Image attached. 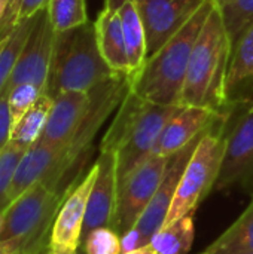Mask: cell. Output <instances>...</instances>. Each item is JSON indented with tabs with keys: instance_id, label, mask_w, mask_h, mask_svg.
I'll use <instances>...</instances> for the list:
<instances>
[{
	"instance_id": "cell-11",
	"label": "cell",
	"mask_w": 253,
	"mask_h": 254,
	"mask_svg": "<svg viewBox=\"0 0 253 254\" xmlns=\"http://www.w3.org/2000/svg\"><path fill=\"white\" fill-rule=\"evenodd\" d=\"M148 45V58L158 52L206 3V0H136Z\"/></svg>"
},
{
	"instance_id": "cell-4",
	"label": "cell",
	"mask_w": 253,
	"mask_h": 254,
	"mask_svg": "<svg viewBox=\"0 0 253 254\" xmlns=\"http://www.w3.org/2000/svg\"><path fill=\"white\" fill-rule=\"evenodd\" d=\"M64 195L45 182L31 186L6 208L0 241L15 254L43 253Z\"/></svg>"
},
{
	"instance_id": "cell-2",
	"label": "cell",
	"mask_w": 253,
	"mask_h": 254,
	"mask_svg": "<svg viewBox=\"0 0 253 254\" xmlns=\"http://www.w3.org/2000/svg\"><path fill=\"white\" fill-rule=\"evenodd\" d=\"M213 6L215 0H206L194 16L158 52L148 58L142 73L131 80V91L157 104L180 106L191 54Z\"/></svg>"
},
{
	"instance_id": "cell-39",
	"label": "cell",
	"mask_w": 253,
	"mask_h": 254,
	"mask_svg": "<svg viewBox=\"0 0 253 254\" xmlns=\"http://www.w3.org/2000/svg\"><path fill=\"white\" fill-rule=\"evenodd\" d=\"M4 40H6V39H4ZM0 45H1V42H0Z\"/></svg>"
},
{
	"instance_id": "cell-12",
	"label": "cell",
	"mask_w": 253,
	"mask_h": 254,
	"mask_svg": "<svg viewBox=\"0 0 253 254\" xmlns=\"http://www.w3.org/2000/svg\"><path fill=\"white\" fill-rule=\"evenodd\" d=\"M253 179V103L228 129L225 152L215 188L225 190Z\"/></svg>"
},
{
	"instance_id": "cell-17",
	"label": "cell",
	"mask_w": 253,
	"mask_h": 254,
	"mask_svg": "<svg viewBox=\"0 0 253 254\" xmlns=\"http://www.w3.org/2000/svg\"><path fill=\"white\" fill-rule=\"evenodd\" d=\"M94 27L98 49L106 64L113 73L130 76L128 55L119 12L103 7L97 19L94 21Z\"/></svg>"
},
{
	"instance_id": "cell-35",
	"label": "cell",
	"mask_w": 253,
	"mask_h": 254,
	"mask_svg": "<svg viewBox=\"0 0 253 254\" xmlns=\"http://www.w3.org/2000/svg\"><path fill=\"white\" fill-rule=\"evenodd\" d=\"M4 217H6V210H0V234L4 226Z\"/></svg>"
},
{
	"instance_id": "cell-9",
	"label": "cell",
	"mask_w": 253,
	"mask_h": 254,
	"mask_svg": "<svg viewBox=\"0 0 253 254\" xmlns=\"http://www.w3.org/2000/svg\"><path fill=\"white\" fill-rule=\"evenodd\" d=\"M55 40V30L49 21L48 10L42 9L34 15L33 27L13 67V71L6 83L4 91L22 83L39 88L43 94L46 91L52 49ZM3 91V92H4Z\"/></svg>"
},
{
	"instance_id": "cell-38",
	"label": "cell",
	"mask_w": 253,
	"mask_h": 254,
	"mask_svg": "<svg viewBox=\"0 0 253 254\" xmlns=\"http://www.w3.org/2000/svg\"><path fill=\"white\" fill-rule=\"evenodd\" d=\"M201 254H207V253H206V252H204V253H201Z\"/></svg>"
},
{
	"instance_id": "cell-27",
	"label": "cell",
	"mask_w": 253,
	"mask_h": 254,
	"mask_svg": "<svg viewBox=\"0 0 253 254\" xmlns=\"http://www.w3.org/2000/svg\"><path fill=\"white\" fill-rule=\"evenodd\" d=\"M85 254H121V235L109 226L97 228L86 234L82 240Z\"/></svg>"
},
{
	"instance_id": "cell-29",
	"label": "cell",
	"mask_w": 253,
	"mask_h": 254,
	"mask_svg": "<svg viewBox=\"0 0 253 254\" xmlns=\"http://www.w3.org/2000/svg\"><path fill=\"white\" fill-rule=\"evenodd\" d=\"M21 4L22 0H4V12L0 19V42L7 39V36L18 25Z\"/></svg>"
},
{
	"instance_id": "cell-6",
	"label": "cell",
	"mask_w": 253,
	"mask_h": 254,
	"mask_svg": "<svg viewBox=\"0 0 253 254\" xmlns=\"http://www.w3.org/2000/svg\"><path fill=\"white\" fill-rule=\"evenodd\" d=\"M204 131L201 134H198L183 149H180L179 152L169 156V162H167L163 180H161L160 188L157 189L154 198L148 204L146 210L143 211V214L140 216V219L137 220L134 228L131 231H128L124 237H121L122 252H130V250L151 244V240L163 229V226L167 220L171 202L174 199L177 185L183 174V170H185L188 161L191 159Z\"/></svg>"
},
{
	"instance_id": "cell-16",
	"label": "cell",
	"mask_w": 253,
	"mask_h": 254,
	"mask_svg": "<svg viewBox=\"0 0 253 254\" xmlns=\"http://www.w3.org/2000/svg\"><path fill=\"white\" fill-rule=\"evenodd\" d=\"M253 89V24L242 34L233 48L227 80L230 107L243 104Z\"/></svg>"
},
{
	"instance_id": "cell-14",
	"label": "cell",
	"mask_w": 253,
	"mask_h": 254,
	"mask_svg": "<svg viewBox=\"0 0 253 254\" xmlns=\"http://www.w3.org/2000/svg\"><path fill=\"white\" fill-rule=\"evenodd\" d=\"M89 101V92L73 91L55 97L49 119L39 141L55 147L66 146L81 127Z\"/></svg>"
},
{
	"instance_id": "cell-23",
	"label": "cell",
	"mask_w": 253,
	"mask_h": 254,
	"mask_svg": "<svg viewBox=\"0 0 253 254\" xmlns=\"http://www.w3.org/2000/svg\"><path fill=\"white\" fill-rule=\"evenodd\" d=\"M33 22H34V16L19 21L18 25L13 28V31L7 36V39L3 40L0 45V94L6 88V83L19 58V54L24 48V43L28 37Z\"/></svg>"
},
{
	"instance_id": "cell-36",
	"label": "cell",
	"mask_w": 253,
	"mask_h": 254,
	"mask_svg": "<svg viewBox=\"0 0 253 254\" xmlns=\"http://www.w3.org/2000/svg\"><path fill=\"white\" fill-rule=\"evenodd\" d=\"M3 12H4V0H0V19L3 16Z\"/></svg>"
},
{
	"instance_id": "cell-37",
	"label": "cell",
	"mask_w": 253,
	"mask_h": 254,
	"mask_svg": "<svg viewBox=\"0 0 253 254\" xmlns=\"http://www.w3.org/2000/svg\"><path fill=\"white\" fill-rule=\"evenodd\" d=\"M42 254H51V253H49V252H48V249H46V250H45Z\"/></svg>"
},
{
	"instance_id": "cell-13",
	"label": "cell",
	"mask_w": 253,
	"mask_h": 254,
	"mask_svg": "<svg viewBox=\"0 0 253 254\" xmlns=\"http://www.w3.org/2000/svg\"><path fill=\"white\" fill-rule=\"evenodd\" d=\"M95 164H97V177L88 198L82 240L86 234H89L97 228H104V226L112 228L116 213L118 185H119L116 152L112 150L100 152Z\"/></svg>"
},
{
	"instance_id": "cell-7",
	"label": "cell",
	"mask_w": 253,
	"mask_h": 254,
	"mask_svg": "<svg viewBox=\"0 0 253 254\" xmlns=\"http://www.w3.org/2000/svg\"><path fill=\"white\" fill-rule=\"evenodd\" d=\"M169 156L151 155L118 185V202L112 228L124 237L134 228L163 180Z\"/></svg>"
},
{
	"instance_id": "cell-28",
	"label": "cell",
	"mask_w": 253,
	"mask_h": 254,
	"mask_svg": "<svg viewBox=\"0 0 253 254\" xmlns=\"http://www.w3.org/2000/svg\"><path fill=\"white\" fill-rule=\"evenodd\" d=\"M4 94L7 95V103L13 124H16L22 118V115L39 100V97L43 95V92L39 88L28 83L16 85L9 91H4Z\"/></svg>"
},
{
	"instance_id": "cell-31",
	"label": "cell",
	"mask_w": 253,
	"mask_h": 254,
	"mask_svg": "<svg viewBox=\"0 0 253 254\" xmlns=\"http://www.w3.org/2000/svg\"><path fill=\"white\" fill-rule=\"evenodd\" d=\"M49 0H22L21 9H19V21H24L27 18L34 16L37 12H40L42 9H46Z\"/></svg>"
},
{
	"instance_id": "cell-1",
	"label": "cell",
	"mask_w": 253,
	"mask_h": 254,
	"mask_svg": "<svg viewBox=\"0 0 253 254\" xmlns=\"http://www.w3.org/2000/svg\"><path fill=\"white\" fill-rule=\"evenodd\" d=\"M231 54L233 45L215 1L191 54L180 106L203 107L218 113L234 109L227 100Z\"/></svg>"
},
{
	"instance_id": "cell-24",
	"label": "cell",
	"mask_w": 253,
	"mask_h": 254,
	"mask_svg": "<svg viewBox=\"0 0 253 254\" xmlns=\"http://www.w3.org/2000/svg\"><path fill=\"white\" fill-rule=\"evenodd\" d=\"M231 45L253 24V0H215Z\"/></svg>"
},
{
	"instance_id": "cell-32",
	"label": "cell",
	"mask_w": 253,
	"mask_h": 254,
	"mask_svg": "<svg viewBox=\"0 0 253 254\" xmlns=\"http://www.w3.org/2000/svg\"><path fill=\"white\" fill-rule=\"evenodd\" d=\"M128 0H104V9L113 10V12H119V9L127 3Z\"/></svg>"
},
{
	"instance_id": "cell-18",
	"label": "cell",
	"mask_w": 253,
	"mask_h": 254,
	"mask_svg": "<svg viewBox=\"0 0 253 254\" xmlns=\"http://www.w3.org/2000/svg\"><path fill=\"white\" fill-rule=\"evenodd\" d=\"M119 16L122 22V31L128 55L130 79L134 80L143 70L148 61V45L143 21L136 0H128L121 9Z\"/></svg>"
},
{
	"instance_id": "cell-21",
	"label": "cell",
	"mask_w": 253,
	"mask_h": 254,
	"mask_svg": "<svg viewBox=\"0 0 253 254\" xmlns=\"http://www.w3.org/2000/svg\"><path fill=\"white\" fill-rule=\"evenodd\" d=\"M207 254H253V199L243 214L206 250Z\"/></svg>"
},
{
	"instance_id": "cell-20",
	"label": "cell",
	"mask_w": 253,
	"mask_h": 254,
	"mask_svg": "<svg viewBox=\"0 0 253 254\" xmlns=\"http://www.w3.org/2000/svg\"><path fill=\"white\" fill-rule=\"evenodd\" d=\"M52 104L54 98L46 94L40 95L39 100L22 115V118L13 124L10 141L25 149H30L33 144H36L45 131Z\"/></svg>"
},
{
	"instance_id": "cell-15",
	"label": "cell",
	"mask_w": 253,
	"mask_h": 254,
	"mask_svg": "<svg viewBox=\"0 0 253 254\" xmlns=\"http://www.w3.org/2000/svg\"><path fill=\"white\" fill-rule=\"evenodd\" d=\"M216 116L218 112H212L209 109L182 106L179 112L166 124L152 155L171 156L179 152L198 134H201Z\"/></svg>"
},
{
	"instance_id": "cell-25",
	"label": "cell",
	"mask_w": 253,
	"mask_h": 254,
	"mask_svg": "<svg viewBox=\"0 0 253 254\" xmlns=\"http://www.w3.org/2000/svg\"><path fill=\"white\" fill-rule=\"evenodd\" d=\"M46 10L55 33L67 31L88 22L85 0H49Z\"/></svg>"
},
{
	"instance_id": "cell-5",
	"label": "cell",
	"mask_w": 253,
	"mask_h": 254,
	"mask_svg": "<svg viewBox=\"0 0 253 254\" xmlns=\"http://www.w3.org/2000/svg\"><path fill=\"white\" fill-rule=\"evenodd\" d=\"M230 112L218 113L198 141L183 170L164 226L194 213L215 188L227 144Z\"/></svg>"
},
{
	"instance_id": "cell-30",
	"label": "cell",
	"mask_w": 253,
	"mask_h": 254,
	"mask_svg": "<svg viewBox=\"0 0 253 254\" xmlns=\"http://www.w3.org/2000/svg\"><path fill=\"white\" fill-rule=\"evenodd\" d=\"M12 128H13V121L7 103V95L1 92L0 94V152L9 144Z\"/></svg>"
},
{
	"instance_id": "cell-33",
	"label": "cell",
	"mask_w": 253,
	"mask_h": 254,
	"mask_svg": "<svg viewBox=\"0 0 253 254\" xmlns=\"http://www.w3.org/2000/svg\"><path fill=\"white\" fill-rule=\"evenodd\" d=\"M121 254H157V252L152 247V244H148V246H143V247H139V249H134L130 252H122Z\"/></svg>"
},
{
	"instance_id": "cell-3",
	"label": "cell",
	"mask_w": 253,
	"mask_h": 254,
	"mask_svg": "<svg viewBox=\"0 0 253 254\" xmlns=\"http://www.w3.org/2000/svg\"><path fill=\"white\" fill-rule=\"evenodd\" d=\"M113 74L118 73L100 54L94 22L55 33L46 95L55 98L64 92H89Z\"/></svg>"
},
{
	"instance_id": "cell-19",
	"label": "cell",
	"mask_w": 253,
	"mask_h": 254,
	"mask_svg": "<svg viewBox=\"0 0 253 254\" xmlns=\"http://www.w3.org/2000/svg\"><path fill=\"white\" fill-rule=\"evenodd\" d=\"M146 101L148 100L142 98L130 88V91L121 101L110 127L107 128L106 134L101 138L100 152H106V150L116 152L121 147V144L125 141L128 132L131 131L133 125L136 124L137 118L140 116L142 110L145 109Z\"/></svg>"
},
{
	"instance_id": "cell-8",
	"label": "cell",
	"mask_w": 253,
	"mask_h": 254,
	"mask_svg": "<svg viewBox=\"0 0 253 254\" xmlns=\"http://www.w3.org/2000/svg\"><path fill=\"white\" fill-rule=\"evenodd\" d=\"M97 177V164L76 183L66 189L48 238L51 254H78L82 244L88 198Z\"/></svg>"
},
{
	"instance_id": "cell-34",
	"label": "cell",
	"mask_w": 253,
	"mask_h": 254,
	"mask_svg": "<svg viewBox=\"0 0 253 254\" xmlns=\"http://www.w3.org/2000/svg\"><path fill=\"white\" fill-rule=\"evenodd\" d=\"M0 254H15L7 246H4L1 241H0Z\"/></svg>"
},
{
	"instance_id": "cell-22",
	"label": "cell",
	"mask_w": 253,
	"mask_h": 254,
	"mask_svg": "<svg viewBox=\"0 0 253 254\" xmlns=\"http://www.w3.org/2000/svg\"><path fill=\"white\" fill-rule=\"evenodd\" d=\"M195 237L194 213L164 226L152 240L151 244L157 254H188Z\"/></svg>"
},
{
	"instance_id": "cell-26",
	"label": "cell",
	"mask_w": 253,
	"mask_h": 254,
	"mask_svg": "<svg viewBox=\"0 0 253 254\" xmlns=\"http://www.w3.org/2000/svg\"><path fill=\"white\" fill-rule=\"evenodd\" d=\"M27 152L25 147H21L12 141L0 152V210H6L9 190L15 177V171Z\"/></svg>"
},
{
	"instance_id": "cell-10",
	"label": "cell",
	"mask_w": 253,
	"mask_h": 254,
	"mask_svg": "<svg viewBox=\"0 0 253 254\" xmlns=\"http://www.w3.org/2000/svg\"><path fill=\"white\" fill-rule=\"evenodd\" d=\"M182 106H163L146 101L145 109L128 132L125 141L116 150L118 182L125 179L137 165L148 159L166 127Z\"/></svg>"
}]
</instances>
